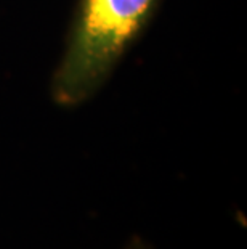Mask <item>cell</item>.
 <instances>
[{
  "instance_id": "1",
  "label": "cell",
  "mask_w": 247,
  "mask_h": 249,
  "mask_svg": "<svg viewBox=\"0 0 247 249\" xmlns=\"http://www.w3.org/2000/svg\"><path fill=\"white\" fill-rule=\"evenodd\" d=\"M159 0H79L50 84L53 102L76 108L101 89L154 15Z\"/></svg>"
},
{
  "instance_id": "2",
  "label": "cell",
  "mask_w": 247,
  "mask_h": 249,
  "mask_svg": "<svg viewBox=\"0 0 247 249\" xmlns=\"http://www.w3.org/2000/svg\"><path fill=\"white\" fill-rule=\"evenodd\" d=\"M122 249H154L151 243L145 241L141 236H132Z\"/></svg>"
}]
</instances>
